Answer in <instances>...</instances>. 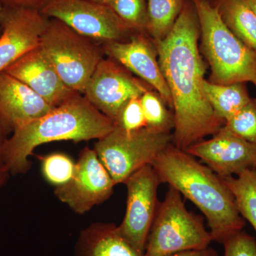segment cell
<instances>
[{
    "mask_svg": "<svg viewBox=\"0 0 256 256\" xmlns=\"http://www.w3.org/2000/svg\"><path fill=\"white\" fill-rule=\"evenodd\" d=\"M200 35L196 10L191 0H186L169 34L154 42L174 112L172 144L184 151L216 134L225 124L204 90L206 67L198 50Z\"/></svg>",
    "mask_w": 256,
    "mask_h": 256,
    "instance_id": "obj_1",
    "label": "cell"
},
{
    "mask_svg": "<svg viewBox=\"0 0 256 256\" xmlns=\"http://www.w3.org/2000/svg\"><path fill=\"white\" fill-rule=\"evenodd\" d=\"M152 166L160 182L178 190L201 210L214 242L224 244L245 227L246 220L223 178L194 156L172 144Z\"/></svg>",
    "mask_w": 256,
    "mask_h": 256,
    "instance_id": "obj_2",
    "label": "cell"
},
{
    "mask_svg": "<svg viewBox=\"0 0 256 256\" xmlns=\"http://www.w3.org/2000/svg\"><path fill=\"white\" fill-rule=\"evenodd\" d=\"M79 94L42 117L15 128L0 154L10 174H24L30 170L28 158L37 146L54 141L99 140L112 131L114 122Z\"/></svg>",
    "mask_w": 256,
    "mask_h": 256,
    "instance_id": "obj_3",
    "label": "cell"
},
{
    "mask_svg": "<svg viewBox=\"0 0 256 256\" xmlns=\"http://www.w3.org/2000/svg\"><path fill=\"white\" fill-rule=\"evenodd\" d=\"M191 1L198 16L203 53L212 69L210 82H250L256 87V52L228 30L216 4L210 0Z\"/></svg>",
    "mask_w": 256,
    "mask_h": 256,
    "instance_id": "obj_4",
    "label": "cell"
},
{
    "mask_svg": "<svg viewBox=\"0 0 256 256\" xmlns=\"http://www.w3.org/2000/svg\"><path fill=\"white\" fill-rule=\"evenodd\" d=\"M212 234L201 216L190 212L182 195L170 186L160 202L153 220L144 256H168L176 252L210 247Z\"/></svg>",
    "mask_w": 256,
    "mask_h": 256,
    "instance_id": "obj_5",
    "label": "cell"
},
{
    "mask_svg": "<svg viewBox=\"0 0 256 256\" xmlns=\"http://www.w3.org/2000/svg\"><path fill=\"white\" fill-rule=\"evenodd\" d=\"M172 140L171 133L149 128L127 132L114 126L111 132L98 140L94 150L116 185L124 183L143 166L152 164L172 144Z\"/></svg>",
    "mask_w": 256,
    "mask_h": 256,
    "instance_id": "obj_6",
    "label": "cell"
},
{
    "mask_svg": "<svg viewBox=\"0 0 256 256\" xmlns=\"http://www.w3.org/2000/svg\"><path fill=\"white\" fill-rule=\"evenodd\" d=\"M40 47L62 82L79 94H84L89 79L102 58L100 48L89 38L56 18L50 20Z\"/></svg>",
    "mask_w": 256,
    "mask_h": 256,
    "instance_id": "obj_7",
    "label": "cell"
},
{
    "mask_svg": "<svg viewBox=\"0 0 256 256\" xmlns=\"http://www.w3.org/2000/svg\"><path fill=\"white\" fill-rule=\"evenodd\" d=\"M40 11L82 36L106 43L124 42L133 31L110 6L92 0H52Z\"/></svg>",
    "mask_w": 256,
    "mask_h": 256,
    "instance_id": "obj_8",
    "label": "cell"
},
{
    "mask_svg": "<svg viewBox=\"0 0 256 256\" xmlns=\"http://www.w3.org/2000/svg\"><path fill=\"white\" fill-rule=\"evenodd\" d=\"M124 184L128 190L127 207L124 220L118 228L131 245L144 254L160 203L158 188L161 182L154 168L146 165Z\"/></svg>",
    "mask_w": 256,
    "mask_h": 256,
    "instance_id": "obj_9",
    "label": "cell"
},
{
    "mask_svg": "<svg viewBox=\"0 0 256 256\" xmlns=\"http://www.w3.org/2000/svg\"><path fill=\"white\" fill-rule=\"evenodd\" d=\"M114 180L101 162L95 150L84 148L76 162L73 178L56 188V196L74 212L84 214L106 201L114 193Z\"/></svg>",
    "mask_w": 256,
    "mask_h": 256,
    "instance_id": "obj_10",
    "label": "cell"
},
{
    "mask_svg": "<svg viewBox=\"0 0 256 256\" xmlns=\"http://www.w3.org/2000/svg\"><path fill=\"white\" fill-rule=\"evenodd\" d=\"M148 90L112 60H104L88 82L84 94L88 100L114 122L126 104Z\"/></svg>",
    "mask_w": 256,
    "mask_h": 256,
    "instance_id": "obj_11",
    "label": "cell"
},
{
    "mask_svg": "<svg viewBox=\"0 0 256 256\" xmlns=\"http://www.w3.org/2000/svg\"><path fill=\"white\" fill-rule=\"evenodd\" d=\"M198 158L222 178L256 169V144L238 137L223 127L213 137L202 140L185 150Z\"/></svg>",
    "mask_w": 256,
    "mask_h": 256,
    "instance_id": "obj_12",
    "label": "cell"
},
{
    "mask_svg": "<svg viewBox=\"0 0 256 256\" xmlns=\"http://www.w3.org/2000/svg\"><path fill=\"white\" fill-rule=\"evenodd\" d=\"M48 18L40 10L3 8L0 33V73L40 45Z\"/></svg>",
    "mask_w": 256,
    "mask_h": 256,
    "instance_id": "obj_13",
    "label": "cell"
},
{
    "mask_svg": "<svg viewBox=\"0 0 256 256\" xmlns=\"http://www.w3.org/2000/svg\"><path fill=\"white\" fill-rule=\"evenodd\" d=\"M130 38L128 42H107L104 52L111 60L154 88L164 104L172 108L171 94L156 60V48L142 34Z\"/></svg>",
    "mask_w": 256,
    "mask_h": 256,
    "instance_id": "obj_14",
    "label": "cell"
},
{
    "mask_svg": "<svg viewBox=\"0 0 256 256\" xmlns=\"http://www.w3.org/2000/svg\"><path fill=\"white\" fill-rule=\"evenodd\" d=\"M4 72L26 84L54 108L79 94L62 82L40 45L20 57Z\"/></svg>",
    "mask_w": 256,
    "mask_h": 256,
    "instance_id": "obj_15",
    "label": "cell"
},
{
    "mask_svg": "<svg viewBox=\"0 0 256 256\" xmlns=\"http://www.w3.org/2000/svg\"><path fill=\"white\" fill-rule=\"evenodd\" d=\"M53 108L26 84L6 72L0 73V119L10 132Z\"/></svg>",
    "mask_w": 256,
    "mask_h": 256,
    "instance_id": "obj_16",
    "label": "cell"
},
{
    "mask_svg": "<svg viewBox=\"0 0 256 256\" xmlns=\"http://www.w3.org/2000/svg\"><path fill=\"white\" fill-rule=\"evenodd\" d=\"M74 256H144L120 233L114 224L97 223L84 229Z\"/></svg>",
    "mask_w": 256,
    "mask_h": 256,
    "instance_id": "obj_17",
    "label": "cell"
},
{
    "mask_svg": "<svg viewBox=\"0 0 256 256\" xmlns=\"http://www.w3.org/2000/svg\"><path fill=\"white\" fill-rule=\"evenodd\" d=\"M216 4L228 30L256 52V16L247 0H217Z\"/></svg>",
    "mask_w": 256,
    "mask_h": 256,
    "instance_id": "obj_18",
    "label": "cell"
},
{
    "mask_svg": "<svg viewBox=\"0 0 256 256\" xmlns=\"http://www.w3.org/2000/svg\"><path fill=\"white\" fill-rule=\"evenodd\" d=\"M204 90L215 114L224 122L252 99L244 82L222 85L204 80Z\"/></svg>",
    "mask_w": 256,
    "mask_h": 256,
    "instance_id": "obj_19",
    "label": "cell"
},
{
    "mask_svg": "<svg viewBox=\"0 0 256 256\" xmlns=\"http://www.w3.org/2000/svg\"><path fill=\"white\" fill-rule=\"evenodd\" d=\"M222 178L233 194L240 216L256 232V169Z\"/></svg>",
    "mask_w": 256,
    "mask_h": 256,
    "instance_id": "obj_20",
    "label": "cell"
},
{
    "mask_svg": "<svg viewBox=\"0 0 256 256\" xmlns=\"http://www.w3.org/2000/svg\"><path fill=\"white\" fill-rule=\"evenodd\" d=\"M186 0H148L146 31L154 42L169 34Z\"/></svg>",
    "mask_w": 256,
    "mask_h": 256,
    "instance_id": "obj_21",
    "label": "cell"
},
{
    "mask_svg": "<svg viewBox=\"0 0 256 256\" xmlns=\"http://www.w3.org/2000/svg\"><path fill=\"white\" fill-rule=\"evenodd\" d=\"M140 102L146 120V127L164 133H170L174 129V114H170L160 96L150 90H146L140 96Z\"/></svg>",
    "mask_w": 256,
    "mask_h": 256,
    "instance_id": "obj_22",
    "label": "cell"
},
{
    "mask_svg": "<svg viewBox=\"0 0 256 256\" xmlns=\"http://www.w3.org/2000/svg\"><path fill=\"white\" fill-rule=\"evenodd\" d=\"M40 158L44 176L56 188L66 184L73 178L76 163L70 156L57 152Z\"/></svg>",
    "mask_w": 256,
    "mask_h": 256,
    "instance_id": "obj_23",
    "label": "cell"
},
{
    "mask_svg": "<svg viewBox=\"0 0 256 256\" xmlns=\"http://www.w3.org/2000/svg\"><path fill=\"white\" fill-rule=\"evenodd\" d=\"M224 129L256 144V100L252 99L225 122Z\"/></svg>",
    "mask_w": 256,
    "mask_h": 256,
    "instance_id": "obj_24",
    "label": "cell"
},
{
    "mask_svg": "<svg viewBox=\"0 0 256 256\" xmlns=\"http://www.w3.org/2000/svg\"><path fill=\"white\" fill-rule=\"evenodd\" d=\"M109 6L133 31L146 30L148 8L146 0H114Z\"/></svg>",
    "mask_w": 256,
    "mask_h": 256,
    "instance_id": "obj_25",
    "label": "cell"
},
{
    "mask_svg": "<svg viewBox=\"0 0 256 256\" xmlns=\"http://www.w3.org/2000/svg\"><path fill=\"white\" fill-rule=\"evenodd\" d=\"M114 124L127 132H132L146 127L140 97L134 98L128 101L119 112Z\"/></svg>",
    "mask_w": 256,
    "mask_h": 256,
    "instance_id": "obj_26",
    "label": "cell"
},
{
    "mask_svg": "<svg viewBox=\"0 0 256 256\" xmlns=\"http://www.w3.org/2000/svg\"><path fill=\"white\" fill-rule=\"evenodd\" d=\"M224 256H256V240L244 230L224 242Z\"/></svg>",
    "mask_w": 256,
    "mask_h": 256,
    "instance_id": "obj_27",
    "label": "cell"
},
{
    "mask_svg": "<svg viewBox=\"0 0 256 256\" xmlns=\"http://www.w3.org/2000/svg\"><path fill=\"white\" fill-rule=\"evenodd\" d=\"M52 0H0L3 8H32L41 10Z\"/></svg>",
    "mask_w": 256,
    "mask_h": 256,
    "instance_id": "obj_28",
    "label": "cell"
},
{
    "mask_svg": "<svg viewBox=\"0 0 256 256\" xmlns=\"http://www.w3.org/2000/svg\"><path fill=\"white\" fill-rule=\"evenodd\" d=\"M168 256H220L214 249L208 247L200 250H185Z\"/></svg>",
    "mask_w": 256,
    "mask_h": 256,
    "instance_id": "obj_29",
    "label": "cell"
},
{
    "mask_svg": "<svg viewBox=\"0 0 256 256\" xmlns=\"http://www.w3.org/2000/svg\"><path fill=\"white\" fill-rule=\"evenodd\" d=\"M10 172L4 163L0 160V188L4 186L9 178Z\"/></svg>",
    "mask_w": 256,
    "mask_h": 256,
    "instance_id": "obj_30",
    "label": "cell"
},
{
    "mask_svg": "<svg viewBox=\"0 0 256 256\" xmlns=\"http://www.w3.org/2000/svg\"><path fill=\"white\" fill-rule=\"evenodd\" d=\"M9 132L4 124H3L2 121L0 119V154H1L2 150L5 142L8 140V138L6 136Z\"/></svg>",
    "mask_w": 256,
    "mask_h": 256,
    "instance_id": "obj_31",
    "label": "cell"
},
{
    "mask_svg": "<svg viewBox=\"0 0 256 256\" xmlns=\"http://www.w3.org/2000/svg\"><path fill=\"white\" fill-rule=\"evenodd\" d=\"M247 2L256 16V0H247Z\"/></svg>",
    "mask_w": 256,
    "mask_h": 256,
    "instance_id": "obj_32",
    "label": "cell"
},
{
    "mask_svg": "<svg viewBox=\"0 0 256 256\" xmlns=\"http://www.w3.org/2000/svg\"><path fill=\"white\" fill-rule=\"evenodd\" d=\"M92 1L99 3V4L108 5L109 6V5H110L114 0H92Z\"/></svg>",
    "mask_w": 256,
    "mask_h": 256,
    "instance_id": "obj_33",
    "label": "cell"
},
{
    "mask_svg": "<svg viewBox=\"0 0 256 256\" xmlns=\"http://www.w3.org/2000/svg\"><path fill=\"white\" fill-rule=\"evenodd\" d=\"M2 11H3V6H2L1 4H0V33H1V21H2Z\"/></svg>",
    "mask_w": 256,
    "mask_h": 256,
    "instance_id": "obj_34",
    "label": "cell"
}]
</instances>
